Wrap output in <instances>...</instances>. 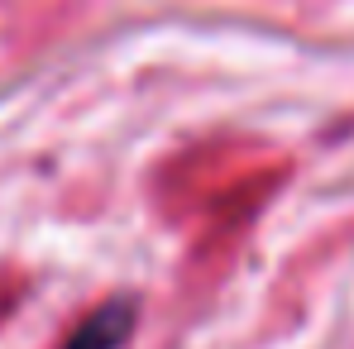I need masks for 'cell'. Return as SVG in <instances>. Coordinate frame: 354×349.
<instances>
[{"label": "cell", "mask_w": 354, "mask_h": 349, "mask_svg": "<svg viewBox=\"0 0 354 349\" xmlns=\"http://www.w3.org/2000/svg\"><path fill=\"white\" fill-rule=\"evenodd\" d=\"M124 335H129V301H111L91 321H82V330L67 340V349H115Z\"/></svg>", "instance_id": "1"}]
</instances>
